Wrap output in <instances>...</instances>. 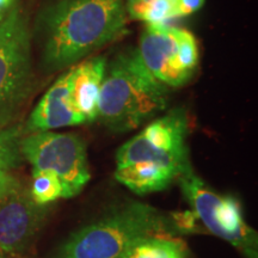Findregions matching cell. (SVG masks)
I'll use <instances>...</instances> for the list:
<instances>
[{
	"mask_svg": "<svg viewBox=\"0 0 258 258\" xmlns=\"http://www.w3.org/2000/svg\"><path fill=\"white\" fill-rule=\"evenodd\" d=\"M166 225L157 208L128 202L73 232L55 258H121L137 241L166 231Z\"/></svg>",
	"mask_w": 258,
	"mask_h": 258,
	"instance_id": "obj_3",
	"label": "cell"
},
{
	"mask_svg": "<svg viewBox=\"0 0 258 258\" xmlns=\"http://www.w3.org/2000/svg\"><path fill=\"white\" fill-rule=\"evenodd\" d=\"M14 4V0H0V11H5Z\"/></svg>",
	"mask_w": 258,
	"mask_h": 258,
	"instance_id": "obj_19",
	"label": "cell"
},
{
	"mask_svg": "<svg viewBox=\"0 0 258 258\" xmlns=\"http://www.w3.org/2000/svg\"><path fill=\"white\" fill-rule=\"evenodd\" d=\"M0 258H5V257H4V254H3V253H0Z\"/></svg>",
	"mask_w": 258,
	"mask_h": 258,
	"instance_id": "obj_21",
	"label": "cell"
},
{
	"mask_svg": "<svg viewBox=\"0 0 258 258\" xmlns=\"http://www.w3.org/2000/svg\"><path fill=\"white\" fill-rule=\"evenodd\" d=\"M34 88L30 30L21 9L0 22V128L9 127Z\"/></svg>",
	"mask_w": 258,
	"mask_h": 258,
	"instance_id": "obj_4",
	"label": "cell"
},
{
	"mask_svg": "<svg viewBox=\"0 0 258 258\" xmlns=\"http://www.w3.org/2000/svg\"><path fill=\"white\" fill-rule=\"evenodd\" d=\"M125 10L132 18L148 24H163L179 18V0H128Z\"/></svg>",
	"mask_w": 258,
	"mask_h": 258,
	"instance_id": "obj_14",
	"label": "cell"
},
{
	"mask_svg": "<svg viewBox=\"0 0 258 258\" xmlns=\"http://www.w3.org/2000/svg\"><path fill=\"white\" fill-rule=\"evenodd\" d=\"M169 91L139 59L137 51L121 54L105 71L97 120L116 133L134 131L166 109Z\"/></svg>",
	"mask_w": 258,
	"mask_h": 258,
	"instance_id": "obj_2",
	"label": "cell"
},
{
	"mask_svg": "<svg viewBox=\"0 0 258 258\" xmlns=\"http://www.w3.org/2000/svg\"><path fill=\"white\" fill-rule=\"evenodd\" d=\"M137 53L145 69L171 88L188 83L199 64L198 42L191 32L165 23L146 25Z\"/></svg>",
	"mask_w": 258,
	"mask_h": 258,
	"instance_id": "obj_7",
	"label": "cell"
},
{
	"mask_svg": "<svg viewBox=\"0 0 258 258\" xmlns=\"http://www.w3.org/2000/svg\"><path fill=\"white\" fill-rule=\"evenodd\" d=\"M4 11H0V22L3 21V18H4Z\"/></svg>",
	"mask_w": 258,
	"mask_h": 258,
	"instance_id": "obj_20",
	"label": "cell"
},
{
	"mask_svg": "<svg viewBox=\"0 0 258 258\" xmlns=\"http://www.w3.org/2000/svg\"><path fill=\"white\" fill-rule=\"evenodd\" d=\"M21 184L10 172H0V200Z\"/></svg>",
	"mask_w": 258,
	"mask_h": 258,
	"instance_id": "obj_17",
	"label": "cell"
},
{
	"mask_svg": "<svg viewBox=\"0 0 258 258\" xmlns=\"http://www.w3.org/2000/svg\"><path fill=\"white\" fill-rule=\"evenodd\" d=\"M22 138L23 131L18 125L0 128V172H10L23 161Z\"/></svg>",
	"mask_w": 258,
	"mask_h": 258,
	"instance_id": "obj_16",
	"label": "cell"
},
{
	"mask_svg": "<svg viewBox=\"0 0 258 258\" xmlns=\"http://www.w3.org/2000/svg\"><path fill=\"white\" fill-rule=\"evenodd\" d=\"M125 24L124 0H53L40 17L44 64H74L120 37Z\"/></svg>",
	"mask_w": 258,
	"mask_h": 258,
	"instance_id": "obj_1",
	"label": "cell"
},
{
	"mask_svg": "<svg viewBox=\"0 0 258 258\" xmlns=\"http://www.w3.org/2000/svg\"><path fill=\"white\" fill-rule=\"evenodd\" d=\"M48 211V206L37 205L21 184L0 200V253L24 252L40 232Z\"/></svg>",
	"mask_w": 258,
	"mask_h": 258,
	"instance_id": "obj_9",
	"label": "cell"
},
{
	"mask_svg": "<svg viewBox=\"0 0 258 258\" xmlns=\"http://www.w3.org/2000/svg\"><path fill=\"white\" fill-rule=\"evenodd\" d=\"M29 191L32 200L40 206H48L63 199V188L59 177L46 170L32 169V182Z\"/></svg>",
	"mask_w": 258,
	"mask_h": 258,
	"instance_id": "obj_15",
	"label": "cell"
},
{
	"mask_svg": "<svg viewBox=\"0 0 258 258\" xmlns=\"http://www.w3.org/2000/svg\"><path fill=\"white\" fill-rule=\"evenodd\" d=\"M21 152L34 170L50 171L59 177L63 199L78 195L91 178L86 145L76 134L50 131L29 133L22 138Z\"/></svg>",
	"mask_w": 258,
	"mask_h": 258,
	"instance_id": "obj_6",
	"label": "cell"
},
{
	"mask_svg": "<svg viewBox=\"0 0 258 258\" xmlns=\"http://www.w3.org/2000/svg\"><path fill=\"white\" fill-rule=\"evenodd\" d=\"M70 71V96L73 108L84 118L85 123L96 121L99 92L106 71L105 57H91Z\"/></svg>",
	"mask_w": 258,
	"mask_h": 258,
	"instance_id": "obj_11",
	"label": "cell"
},
{
	"mask_svg": "<svg viewBox=\"0 0 258 258\" xmlns=\"http://www.w3.org/2000/svg\"><path fill=\"white\" fill-rule=\"evenodd\" d=\"M121 258H188V253L180 240L152 234L132 245Z\"/></svg>",
	"mask_w": 258,
	"mask_h": 258,
	"instance_id": "obj_13",
	"label": "cell"
},
{
	"mask_svg": "<svg viewBox=\"0 0 258 258\" xmlns=\"http://www.w3.org/2000/svg\"><path fill=\"white\" fill-rule=\"evenodd\" d=\"M177 182L196 217L211 233L228 241L245 258H258L257 232L245 222L237 200L218 195L192 169L183 173Z\"/></svg>",
	"mask_w": 258,
	"mask_h": 258,
	"instance_id": "obj_5",
	"label": "cell"
},
{
	"mask_svg": "<svg viewBox=\"0 0 258 258\" xmlns=\"http://www.w3.org/2000/svg\"><path fill=\"white\" fill-rule=\"evenodd\" d=\"M182 176L172 167L152 163H135L116 167L114 177L118 183L139 195L161 191Z\"/></svg>",
	"mask_w": 258,
	"mask_h": 258,
	"instance_id": "obj_12",
	"label": "cell"
},
{
	"mask_svg": "<svg viewBox=\"0 0 258 258\" xmlns=\"http://www.w3.org/2000/svg\"><path fill=\"white\" fill-rule=\"evenodd\" d=\"M205 4V0H179L180 17L189 16L196 12Z\"/></svg>",
	"mask_w": 258,
	"mask_h": 258,
	"instance_id": "obj_18",
	"label": "cell"
},
{
	"mask_svg": "<svg viewBox=\"0 0 258 258\" xmlns=\"http://www.w3.org/2000/svg\"><path fill=\"white\" fill-rule=\"evenodd\" d=\"M188 125L186 112L180 108L172 109L120 147L116 167L152 163L172 167L183 175L192 169L186 147Z\"/></svg>",
	"mask_w": 258,
	"mask_h": 258,
	"instance_id": "obj_8",
	"label": "cell"
},
{
	"mask_svg": "<svg viewBox=\"0 0 258 258\" xmlns=\"http://www.w3.org/2000/svg\"><path fill=\"white\" fill-rule=\"evenodd\" d=\"M71 71L63 73L44 93L31 112L25 129L29 133L84 124L85 121L73 108L70 96Z\"/></svg>",
	"mask_w": 258,
	"mask_h": 258,
	"instance_id": "obj_10",
	"label": "cell"
}]
</instances>
